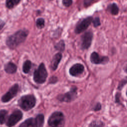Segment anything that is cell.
<instances>
[{
	"mask_svg": "<svg viewBox=\"0 0 127 127\" xmlns=\"http://www.w3.org/2000/svg\"><path fill=\"white\" fill-rule=\"evenodd\" d=\"M28 34L26 30H19L13 34L8 36L6 40V45L11 49L17 47L19 45L24 42Z\"/></svg>",
	"mask_w": 127,
	"mask_h": 127,
	"instance_id": "6da1fadb",
	"label": "cell"
},
{
	"mask_svg": "<svg viewBox=\"0 0 127 127\" xmlns=\"http://www.w3.org/2000/svg\"><path fill=\"white\" fill-rule=\"evenodd\" d=\"M36 102L35 96L33 95L28 94L22 96L18 101V104L22 110L28 111L34 107Z\"/></svg>",
	"mask_w": 127,
	"mask_h": 127,
	"instance_id": "7a4b0ae2",
	"label": "cell"
},
{
	"mask_svg": "<svg viewBox=\"0 0 127 127\" xmlns=\"http://www.w3.org/2000/svg\"><path fill=\"white\" fill-rule=\"evenodd\" d=\"M48 76V72L43 63H41L33 74V79L36 83L42 84L44 83Z\"/></svg>",
	"mask_w": 127,
	"mask_h": 127,
	"instance_id": "3957f363",
	"label": "cell"
},
{
	"mask_svg": "<svg viewBox=\"0 0 127 127\" xmlns=\"http://www.w3.org/2000/svg\"><path fill=\"white\" fill-rule=\"evenodd\" d=\"M64 115L61 112H54L49 117L48 124L51 127H58L62 126L64 123Z\"/></svg>",
	"mask_w": 127,
	"mask_h": 127,
	"instance_id": "277c9868",
	"label": "cell"
},
{
	"mask_svg": "<svg viewBox=\"0 0 127 127\" xmlns=\"http://www.w3.org/2000/svg\"><path fill=\"white\" fill-rule=\"evenodd\" d=\"M23 117L22 112L18 109L15 110L8 117L6 121V125L8 127H12L19 122Z\"/></svg>",
	"mask_w": 127,
	"mask_h": 127,
	"instance_id": "5b68a950",
	"label": "cell"
},
{
	"mask_svg": "<svg viewBox=\"0 0 127 127\" xmlns=\"http://www.w3.org/2000/svg\"><path fill=\"white\" fill-rule=\"evenodd\" d=\"M77 96V88L76 87H72L70 91L64 94L59 95L57 98L61 102H70L74 100Z\"/></svg>",
	"mask_w": 127,
	"mask_h": 127,
	"instance_id": "8992f818",
	"label": "cell"
},
{
	"mask_svg": "<svg viewBox=\"0 0 127 127\" xmlns=\"http://www.w3.org/2000/svg\"><path fill=\"white\" fill-rule=\"evenodd\" d=\"M19 89L18 84L16 83L12 85L9 90L4 94L1 98V100L2 102H8L11 100L13 97H14L18 93Z\"/></svg>",
	"mask_w": 127,
	"mask_h": 127,
	"instance_id": "52a82bcc",
	"label": "cell"
},
{
	"mask_svg": "<svg viewBox=\"0 0 127 127\" xmlns=\"http://www.w3.org/2000/svg\"><path fill=\"white\" fill-rule=\"evenodd\" d=\"M93 18L92 17H88L81 21H80L76 25L75 29V32L76 34H79L85 31L92 22Z\"/></svg>",
	"mask_w": 127,
	"mask_h": 127,
	"instance_id": "ba28073f",
	"label": "cell"
},
{
	"mask_svg": "<svg viewBox=\"0 0 127 127\" xmlns=\"http://www.w3.org/2000/svg\"><path fill=\"white\" fill-rule=\"evenodd\" d=\"M93 38V33L91 31L85 32L81 37V48L87 49L91 45Z\"/></svg>",
	"mask_w": 127,
	"mask_h": 127,
	"instance_id": "9c48e42d",
	"label": "cell"
},
{
	"mask_svg": "<svg viewBox=\"0 0 127 127\" xmlns=\"http://www.w3.org/2000/svg\"><path fill=\"white\" fill-rule=\"evenodd\" d=\"M90 61L94 64H104L107 63L109 59L107 57H101L96 52H93L90 56Z\"/></svg>",
	"mask_w": 127,
	"mask_h": 127,
	"instance_id": "30bf717a",
	"label": "cell"
},
{
	"mask_svg": "<svg viewBox=\"0 0 127 127\" xmlns=\"http://www.w3.org/2000/svg\"><path fill=\"white\" fill-rule=\"evenodd\" d=\"M84 69V66L80 64H76L73 65L69 69V72L73 76H77L83 72Z\"/></svg>",
	"mask_w": 127,
	"mask_h": 127,
	"instance_id": "8fae6325",
	"label": "cell"
},
{
	"mask_svg": "<svg viewBox=\"0 0 127 127\" xmlns=\"http://www.w3.org/2000/svg\"><path fill=\"white\" fill-rule=\"evenodd\" d=\"M62 58V55L61 53H57L54 56L51 63V67L53 70H55L57 68Z\"/></svg>",
	"mask_w": 127,
	"mask_h": 127,
	"instance_id": "7c38bea8",
	"label": "cell"
},
{
	"mask_svg": "<svg viewBox=\"0 0 127 127\" xmlns=\"http://www.w3.org/2000/svg\"><path fill=\"white\" fill-rule=\"evenodd\" d=\"M4 69L6 73L12 74L16 71L17 66L12 62H8L4 65Z\"/></svg>",
	"mask_w": 127,
	"mask_h": 127,
	"instance_id": "4fadbf2b",
	"label": "cell"
},
{
	"mask_svg": "<svg viewBox=\"0 0 127 127\" xmlns=\"http://www.w3.org/2000/svg\"><path fill=\"white\" fill-rule=\"evenodd\" d=\"M20 127H37L35 118H28L19 125Z\"/></svg>",
	"mask_w": 127,
	"mask_h": 127,
	"instance_id": "5bb4252c",
	"label": "cell"
},
{
	"mask_svg": "<svg viewBox=\"0 0 127 127\" xmlns=\"http://www.w3.org/2000/svg\"><path fill=\"white\" fill-rule=\"evenodd\" d=\"M32 66V63L30 61L26 60L23 63L22 66V70L24 73H28L30 71Z\"/></svg>",
	"mask_w": 127,
	"mask_h": 127,
	"instance_id": "9a60e30c",
	"label": "cell"
},
{
	"mask_svg": "<svg viewBox=\"0 0 127 127\" xmlns=\"http://www.w3.org/2000/svg\"><path fill=\"white\" fill-rule=\"evenodd\" d=\"M8 112L5 110H0V124L3 125L4 124L6 120L7 117Z\"/></svg>",
	"mask_w": 127,
	"mask_h": 127,
	"instance_id": "2e32d148",
	"label": "cell"
},
{
	"mask_svg": "<svg viewBox=\"0 0 127 127\" xmlns=\"http://www.w3.org/2000/svg\"><path fill=\"white\" fill-rule=\"evenodd\" d=\"M37 127H42L44 123V116L43 114H39L35 118Z\"/></svg>",
	"mask_w": 127,
	"mask_h": 127,
	"instance_id": "e0dca14e",
	"label": "cell"
},
{
	"mask_svg": "<svg viewBox=\"0 0 127 127\" xmlns=\"http://www.w3.org/2000/svg\"><path fill=\"white\" fill-rule=\"evenodd\" d=\"M20 1V0H6V5L8 8H12L16 5Z\"/></svg>",
	"mask_w": 127,
	"mask_h": 127,
	"instance_id": "ac0fdd59",
	"label": "cell"
},
{
	"mask_svg": "<svg viewBox=\"0 0 127 127\" xmlns=\"http://www.w3.org/2000/svg\"><path fill=\"white\" fill-rule=\"evenodd\" d=\"M55 47L56 50H57L60 52H62V51H64V48H65V44H64V40H61L59 42H58L55 45Z\"/></svg>",
	"mask_w": 127,
	"mask_h": 127,
	"instance_id": "d6986e66",
	"label": "cell"
},
{
	"mask_svg": "<svg viewBox=\"0 0 127 127\" xmlns=\"http://www.w3.org/2000/svg\"><path fill=\"white\" fill-rule=\"evenodd\" d=\"M110 11L113 15H117L119 12V8L116 3H113L110 6Z\"/></svg>",
	"mask_w": 127,
	"mask_h": 127,
	"instance_id": "ffe728a7",
	"label": "cell"
},
{
	"mask_svg": "<svg viewBox=\"0 0 127 127\" xmlns=\"http://www.w3.org/2000/svg\"><path fill=\"white\" fill-rule=\"evenodd\" d=\"M36 26L39 29L43 28L45 26V21L43 18H38L36 21Z\"/></svg>",
	"mask_w": 127,
	"mask_h": 127,
	"instance_id": "44dd1931",
	"label": "cell"
},
{
	"mask_svg": "<svg viewBox=\"0 0 127 127\" xmlns=\"http://www.w3.org/2000/svg\"><path fill=\"white\" fill-rule=\"evenodd\" d=\"M93 26L95 27L100 25V21L99 17H96L94 20H92Z\"/></svg>",
	"mask_w": 127,
	"mask_h": 127,
	"instance_id": "7402d4cb",
	"label": "cell"
},
{
	"mask_svg": "<svg viewBox=\"0 0 127 127\" xmlns=\"http://www.w3.org/2000/svg\"><path fill=\"white\" fill-rule=\"evenodd\" d=\"M72 3V0H63V4L65 6H69L71 5Z\"/></svg>",
	"mask_w": 127,
	"mask_h": 127,
	"instance_id": "603a6c76",
	"label": "cell"
},
{
	"mask_svg": "<svg viewBox=\"0 0 127 127\" xmlns=\"http://www.w3.org/2000/svg\"><path fill=\"white\" fill-rule=\"evenodd\" d=\"M95 0H84V4L85 6H88L89 5H90L92 3V2H93Z\"/></svg>",
	"mask_w": 127,
	"mask_h": 127,
	"instance_id": "cb8c5ba5",
	"label": "cell"
},
{
	"mask_svg": "<svg viewBox=\"0 0 127 127\" xmlns=\"http://www.w3.org/2000/svg\"><path fill=\"white\" fill-rule=\"evenodd\" d=\"M57 80H58V79L56 76H52L50 79L49 82L50 83H55L57 81Z\"/></svg>",
	"mask_w": 127,
	"mask_h": 127,
	"instance_id": "d4e9b609",
	"label": "cell"
},
{
	"mask_svg": "<svg viewBox=\"0 0 127 127\" xmlns=\"http://www.w3.org/2000/svg\"><path fill=\"white\" fill-rule=\"evenodd\" d=\"M101 104L99 103H98L94 107L93 110L94 111H99L101 109Z\"/></svg>",
	"mask_w": 127,
	"mask_h": 127,
	"instance_id": "484cf974",
	"label": "cell"
},
{
	"mask_svg": "<svg viewBox=\"0 0 127 127\" xmlns=\"http://www.w3.org/2000/svg\"><path fill=\"white\" fill-rule=\"evenodd\" d=\"M5 25V22L3 21H0V31L2 29Z\"/></svg>",
	"mask_w": 127,
	"mask_h": 127,
	"instance_id": "4316f807",
	"label": "cell"
},
{
	"mask_svg": "<svg viewBox=\"0 0 127 127\" xmlns=\"http://www.w3.org/2000/svg\"><path fill=\"white\" fill-rule=\"evenodd\" d=\"M126 94H127V93Z\"/></svg>",
	"mask_w": 127,
	"mask_h": 127,
	"instance_id": "83f0119b",
	"label": "cell"
}]
</instances>
